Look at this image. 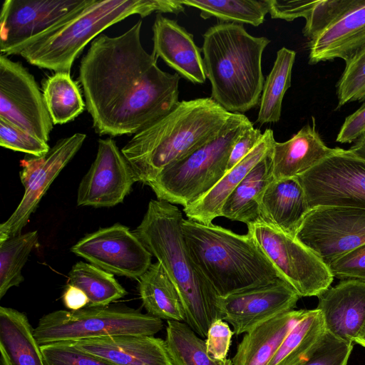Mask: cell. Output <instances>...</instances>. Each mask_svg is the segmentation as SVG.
Returning <instances> with one entry per match:
<instances>
[{"label":"cell","instance_id":"1","mask_svg":"<svg viewBox=\"0 0 365 365\" xmlns=\"http://www.w3.org/2000/svg\"><path fill=\"white\" fill-rule=\"evenodd\" d=\"M142 21L123 34H101L79 66V81L96 132L136 134L179 104L180 76L162 71L140 41Z\"/></svg>","mask_w":365,"mask_h":365},{"label":"cell","instance_id":"2","mask_svg":"<svg viewBox=\"0 0 365 365\" xmlns=\"http://www.w3.org/2000/svg\"><path fill=\"white\" fill-rule=\"evenodd\" d=\"M183 219L173 204L151 200L133 232L175 284L183 306L185 322L206 338L211 324L222 319L219 296L190 255L182 235Z\"/></svg>","mask_w":365,"mask_h":365},{"label":"cell","instance_id":"3","mask_svg":"<svg viewBox=\"0 0 365 365\" xmlns=\"http://www.w3.org/2000/svg\"><path fill=\"white\" fill-rule=\"evenodd\" d=\"M232 115L211 98L182 101L170 113L135 134L121 151L137 181L147 185L168 165L218 135Z\"/></svg>","mask_w":365,"mask_h":365},{"label":"cell","instance_id":"4","mask_svg":"<svg viewBox=\"0 0 365 365\" xmlns=\"http://www.w3.org/2000/svg\"><path fill=\"white\" fill-rule=\"evenodd\" d=\"M182 230L190 255L219 297L284 281L249 233L189 219Z\"/></svg>","mask_w":365,"mask_h":365},{"label":"cell","instance_id":"5","mask_svg":"<svg viewBox=\"0 0 365 365\" xmlns=\"http://www.w3.org/2000/svg\"><path fill=\"white\" fill-rule=\"evenodd\" d=\"M269 43L235 23L215 24L203 34L202 59L211 98L227 111L242 113L258 105L264 83L262 56Z\"/></svg>","mask_w":365,"mask_h":365},{"label":"cell","instance_id":"6","mask_svg":"<svg viewBox=\"0 0 365 365\" xmlns=\"http://www.w3.org/2000/svg\"><path fill=\"white\" fill-rule=\"evenodd\" d=\"M180 0H91L73 17L20 55L30 64L70 73L83 48L103 31L128 16L144 18L153 12L178 14L185 11Z\"/></svg>","mask_w":365,"mask_h":365},{"label":"cell","instance_id":"7","mask_svg":"<svg viewBox=\"0 0 365 365\" xmlns=\"http://www.w3.org/2000/svg\"><path fill=\"white\" fill-rule=\"evenodd\" d=\"M252 123L242 113H233L215 138L165 168L148 185L157 199L183 207L199 200L225 175L232 149Z\"/></svg>","mask_w":365,"mask_h":365},{"label":"cell","instance_id":"8","mask_svg":"<svg viewBox=\"0 0 365 365\" xmlns=\"http://www.w3.org/2000/svg\"><path fill=\"white\" fill-rule=\"evenodd\" d=\"M163 325L162 319L138 309L108 304L50 312L39 319L34 334L42 346L118 335L153 336Z\"/></svg>","mask_w":365,"mask_h":365},{"label":"cell","instance_id":"9","mask_svg":"<svg viewBox=\"0 0 365 365\" xmlns=\"http://www.w3.org/2000/svg\"><path fill=\"white\" fill-rule=\"evenodd\" d=\"M247 230L300 297H318L330 287L334 277L328 265L296 237L262 222L249 225Z\"/></svg>","mask_w":365,"mask_h":365},{"label":"cell","instance_id":"10","mask_svg":"<svg viewBox=\"0 0 365 365\" xmlns=\"http://www.w3.org/2000/svg\"><path fill=\"white\" fill-rule=\"evenodd\" d=\"M91 0H5L0 16V51L21 52L73 17Z\"/></svg>","mask_w":365,"mask_h":365},{"label":"cell","instance_id":"11","mask_svg":"<svg viewBox=\"0 0 365 365\" xmlns=\"http://www.w3.org/2000/svg\"><path fill=\"white\" fill-rule=\"evenodd\" d=\"M310 210L317 207L365 209V159L349 149L337 151L297 177Z\"/></svg>","mask_w":365,"mask_h":365},{"label":"cell","instance_id":"12","mask_svg":"<svg viewBox=\"0 0 365 365\" xmlns=\"http://www.w3.org/2000/svg\"><path fill=\"white\" fill-rule=\"evenodd\" d=\"M295 237L328 265L365 244V209L331 206L312 208Z\"/></svg>","mask_w":365,"mask_h":365},{"label":"cell","instance_id":"13","mask_svg":"<svg viewBox=\"0 0 365 365\" xmlns=\"http://www.w3.org/2000/svg\"><path fill=\"white\" fill-rule=\"evenodd\" d=\"M86 135L77 133L61 138L42 157L29 156L21 160L23 197L6 221L0 225V242L21 234L41 198L61 171L81 148Z\"/></svg>","mask_w":365,"mask_h":365},{"label":"cell","instance_id":"14","mask_svg":"<svg viewBox=\"0 0 365 365\" xmlns=\"http://www.w3.org/2000/svg\"><path fill=\"white\" fill-rule=\"evenodd\" d=\"M0 118L48 142L53 121L43 93L20 63L0 56Z\"/></svg>","mask_w":365,"mask_h":365},{"label":"cell","instance_id":"15","mask_svg":"<svg viewBox=\"0 0 365 365\" xmlns=\"http://www.w3.org/2000/svg\"><path fill=\"white\" fill-rule=\"evenodd\" d=\"M71 251L113 274L138 279L151 265L152 255L130 229L116 223L85 235Z\"/></svg>","mask_w":365,"mask_h":365},{"label":"cell","instance_id":"16","mask_svg":"<svg viewBox=\"0 0 365 365\" xmlns=\"http://www.w3.org/2000/svg\"><path fill=\"white\" fill-rule=\"evenodd\" d=\"M96 157L82 178L78 206L110 207L123 202L137 181L134 170L112 138L99 139Z\"/></svg>","mask_w":365,"mask_h":365},{"label":"cell","instance_id":"17","mask_svg":"<svg viewBox=\"0 0 365 365\" xmlns=\"http://www.w3.org/2000/svg\"><path fill=\"white\" fill-rule=\"evenodd\" d=\"M299 298L289 284L281 281L219 297L217 307L222 319L240 335L293 310Z\"/></svg>","mask_w":365,"mask_h":365},{"label":"cell","instance_id":"18","mask_svg":"<svg viewBox=\"0 0 365 365\" xmlns=\"http://www.w3.org/2000/svg\"><path fill=\"white\" fill-rule=\"evenodd\" d=\"M318 298L326 331L354 344L365 326V282L341 280Z\"/></svg>","mask_w":365,"mask_h":365},{"label":"cell","instance_id":"19","mask_svg":"<svg viewBox=\"0 0 365 365\" xmlns=\"http://www.w3.org/2000/svg\"><path fill=\"white\" fill-rule=\"evenodd\" d=\"M152 53L161 58L180 76L193 83H203L204 70L202 48L195 43L193 36L184 27L158 14L153 26Z\"/></svg>","mask_w":365,"mask_h":365},{"label":"cell","instance_id":"20","mask_svg":"<svg viewBox=\"0 0 365 365\" xmlns=\"http://www.w3.org/2000/svg\"><path fill=\"white\" fill-rule=\"evenodd\" d=\"M74 342L112 365H173L165 340L153 336L118 335Z\"/></svg>","mask_w":365,"mask_h":365},{"label":"cell","instance_id":"21","mask_svg":"<svg viewBox=\"0 0 365 365\" xmlns=\"http://www.w3.org/2000/svg\"><path fill=\"white\" fill-rule=\"evenodd\" d=\"M365 46V0L353 6L309 42V63L349 59Z\"/></svg>","mask_w":365,"mask_h":365},{"label":"cell","instance_id":"22","mask_svg":"<svg viewBox=\"0 0 365 365\" xmlns=\"http://www.w3.org/2000/svg\"><path fill=\"white\" fill-rule=\"evenodd\" d=\"M337 148L328 147L322 140L312 116L311 123L290 139L274 143L272 149L274 178H297L334 154Z\"/></svg>","mask_w":365,"mask_h":365},{"label":"cell","instance_id":"23","mask_svg":"<svg viewBox=\"0 0 365 365\" xmlns=\"http://www.w3.org/2000/svg\"><path fill=\"white\" fill-rule=\"evenodd\" d=\"M309 210L304 190L297 178L274 179L262 200V222L295 237Z\"/></svg>","mask_w":365,"mask_h":365},{"label":"cell","instance_id":"24","mask_svg":"<svg viewBox=\"0 0 365 365\" xmlns=\"http://www.w3.org/2000/svg\"><path fill=\"white\" fill-rule=\"evenodd\" d=\"M275 142L273 130L266 129L258 144L245 158L227 171L202 198L183 207L187 219L210 224L216 217H220L222 207L228 196L249 171L267 154Z\"/></svg>","mask_w":365,"mask_h":365},{"label":"cell","instance_id":"25","mask_svg":"<svg viewBox=\"0 0 365 365\" xmlns=\"http://www.w3.org/2000/svg\"><path fill=\"white\" fill-rule=\"evenodd\" d=\"M272 149L228 196L222 207L221 216L247 225L262 222V200L267 188L274 180Z\"/></svg>","mask_w":365,"mask_h":365},{"label":"cell","instance_id":"26","mask_svg":"<svg viewBox=\"0 0 365 365\" xmlns=\"http://www.w3.org/2000/svg\"><path fill=\"white\" fill-rule=\"evenodd\" d=\"M304 309L282 313L245 333L232 365H267Z\"/></svg>","mask_w":365,"mask_h":365},{"label":"cell","instance_id":"27","mask_svg":"<svg viewBox=\"0 0 365 365\" xmlns=\"http://www.w3.org/2000/svg\"><path fill=\"white\" fill-rule=\"evenodd\" d=\"M0 361L1 365H44L28 317L6 307H0Z\"/></svg>","mask_w":365,"mask_h":365},{"label":"cell","instance_id":"28","mask_svg":"<svg viewBox=\"0 0 365 365\" xmlns=\"http://www.w3.org/2000/svg\"><path fill=\"white\" fill-rule=\"evenodd\" d=\"M139 294L148 314L160 319L185 321L179 293L159 262L139 278Z\"/></svg>","mask_w":365,"mask_h":365},{"label":"cell","instance_id":"29","mask_svg":"<svg viewBox=\"0 0 365 365\" xmlns=\"http://www.w3.org/2000/svg\"><path fill=\"white\" fill-rule=\"evenodd\" d=\"M326 331L321 312L304 309L267 365H301L317 349Z\"/></svg>","mask_w":365,"mask_h":365},{"label":"cell","instance_id":"30","mask_svg":"<svg viewBox=\"0 0 365 365\" xmlns=\"http://www.w3.org/2000/svg\"><path fill=\"white\" fill-rule=\"evenodd\" d=\"M296 52L283 47L277 53L273 67L264 80L257 121L261 125L279 120L284 96L291 86Z\"/></svg>","mask_w":365,"mask_h":365},{"label":"cell","instance_id":"31","mask_svg":"<svg viewBox=\"0 0 365 365\" xmlns=\"http://www.w3.org/2000/svg\"><path fill=\"white\" fill-rule=\"evenodd\" d=\"M165 342L173 365H232V359L221 361L210 356L205 341L185 322L167 321Z\"/></svg>","mask_w":365,"mask_h":365},{"label":"cell","instance_id":"32","mask_svg":"<svg viewBox=\"0 0 365 365\" xmlns=\"http://www.w3.org/2000/svg\"><path fill=\"white\" fill-rule=\"evenodd\" d=\"M42 93L53 125L73 120L85 108L78 86L70 73L57 72L46 78Z\"/></svg>","mask_w":365,"mask_h":365},{"label":"cell","instance_id":"33","mask_svg":"<svg viewBox=\"0 0 365 365\" xmlns=\"http://www.w3.org/2000/svg\"><path fill=\"white\" fill-rule=\"evenodd\" d=\"M68 277V284L81 289L88 297L87 307L106 306L127 294L113 274L91 263L76 262Z\"/></svg>","mask_w":365,"mask_h":365},{"label":"cell","instance_id":"34","mask_svg":"<svg viewBox=\"0 0 365 365\" xmlns=\"http://www.w3.org/2000/svg\"><path fill=\"white\" fill-rule=\"evenodd\" d=\"M181 3L198 9L203 19L211 17L235 24H262L269 13L267 0H183Z\"/></svg>","mask_w":365,"mask_h":365},{"label":"cell","instance_id":"35","mask_svg":"<svg viewBox=\"0 0 365 365\" xmlns=\"http://www.w3.org/2000/svg\"><path fill=\"white\" fill-rule=\"evenodd\" d=\"M38 243L37 231L19 234L0 242V298L24 282L22 269Z\"/></svg>","mask_w":365,"mask_h":365},{"label":"cell","instance_id":"36","mask_svg":"<svg viewBox=\"0 0 365 365\" xmlns=\"http://www.w3.org/2000/svg\"><path fill=\"white\" fill-rule=\"evenodd\" d=\"M336 94V109L353 101H365V46L345 61Z\"/></svg>","mask_w":365,"mask_h":365},{"label":"cell","instance_id":"37","mask_svg":"<svg viewBox=\"0 0 365 365\" xmlns=\"http://www.w3.org/2000/svg\"><path fill=\"white\" fill-rule=\"evenodd\" d=\"M44 365H112L79 349L74 341H58L41 346Z\"/></svg>","mask_w":365,"mask_h":365},{"label":"cell","instance_id":"38","mask_svg":"<svg viewBox=\"0 0 365 365\" xmlns=\"http://www.w3.org/2000/svg\"><path fill=\"white\" fill-rule=\"evenodd\" d=\"M0 145L35 157H42L50 150L47 142L0 118Z\"/></svg>","mask_w":365,"mask_h":365},{"label":"cell","instance_id":"39","mask_svg":"<svg viewBox=\"0 0 365 365\" xmlns=\"http://www.w3.org/2000/svg\"><path fill=\"white\" fill-rule=\"evenodd\" d=\"M355 0H319L316 1L311 11L305 19L304 36L311 41L329 24L346 12Z\"/></svg>","mask_w":365,"mask_h":365},{"label":"cell","instance_id":"40","mask_svg":"<svg viewBox=\"0 0 365 365\" xmlns=\"http://www.w3.org/2000/svg\"><path fill=\"white\" fill-rule=\"evenodd\" d=\"M353 345L326 331L317 349L301 365H346Z\"/></svg>","mask_w":365,"mask_h":365},{"label":"cell","instance_id":"41","mask_svg":"<svg viewBox=\"0 0 365 365\" xmlns=\"http://www.w3.org/2000/svg\"><path fill=\"white\" fill-rule=\"evenodd\" d=\"M328 267L334 277L365 282V244L337 257Z\"/></svg>","mask_w":365,"mask_h":365},{"label":"cell","instance_id":"42","mask_svg":"<svg viewBox=\"0 0 365 365\" xmlns=\"http://www.w3.org/2000/svg\"><path fill=\"white\" fill-rule=\"evenodd\" d=\"M234 334L228 323L222 319L215 320L210 325L207 337V351L216 360H225Z\"/></svg>","mask_w":365,"mask_h":365},{"label":"cell","instance_id":"43","mask_svg":"<svg viewBox=\"0 0 365 365\" xmlns=\"http://www.w3.org/2000/svg\"><path fill=\"white\" fill-rule=\"evenodd\" d=\"M272 19L291 21L299 17L307 18L316 1L267 0Z\"/></svg>","mask_w":365,"mask_h":365},{"label":"cell","instance_id":"44","mask_svg":"<svg viewBox=\"0 0 365 365\" xmlns=\"http://www.w3.org/2000/svg\"><path fill=\"white\" fill-rule=\"evenodd\" d=\"M263 133L252 124L247 127L236 140L227 163V172L245 158L258 144Z\"/></svg>","mask_w":365,"mask_h":365},{"label":"cell","instance_id":"45","mask_svg":"<svg viewBox=\"0 0 365 365\" xmlns=\"http://www.w3.org/2000/svg\"><path fill=\"white\" fill-rule=\"evenodd\" d=\"M365 133V103L354 113L347 116L336 137L341 143L357 140Z\"/></svg>","mask_w":365,"mask_h":365},{"label":"cell","instance_id":"46","mask_svg":"<svg viewBox=\"0 0 365 365\" xmlns=\"http://www.w3.org/2000/svg\"><path fill=\"white\" fill-rule=\"evenodd\" d=\"M63 302L70 311H77L87 307L89 299L81 289L67 284L63 294Z\"/></svg>","mask_w":365,"mask_h":365},{"label":"cell","instance_id":"47","mask_svg":"<svg viewBox=\"0 0 365 365\" xmlns=\"http://www.w3.org/2000/svg\"><path fill=\"white\" fill-rule=\"evenodd\" d=\"M354 343L361 345L365 347V326L361 330V333L355 339Z\"/></svg>","mask_w":365,"mask_h":365}]
</instances>
